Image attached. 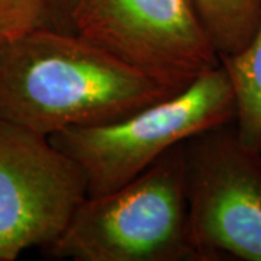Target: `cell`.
I'll return each mask as SVG.
<instances>
[{
    "instance_id": "1",
    "label": "cell",
    "mask_w": 261,
    "mask_h": 261,
    "mask_svg": "<svg viewBox=\"0 0 261 261\" xmlns=\"http://www.w3.org/2000/svg\"><path fill=\"white\" fill-rule=\"evenodd\" d=\"M183 89L75 32L39 28L0 51V121L45 137L119 121Z\"/></svg>"
},
{
    "instance_id": "2",
    "label": "cell",
    "mask_w": 261,
    "mask_h": 261,
    "mask_svg": "<svg viewBox=\"0 0 261 261\" xmlns=\"http://www.w3.org/2000/svg\"><path fill=\"white\" fill-rule=\"evenodd\" d=\"M44 251L71 261H206L189 221L181 144L119 189L87 196Z\"/></svg>"
},
{
    "instance_id": "3",
    "label": "cell",
    "mask_w": 261,
    "mask_h": 261,
    "mask_svg": "<svg viewBox=\"0 0 261 261\" xmlns=\"http://www.w3.org/2000/svg\"><path fill=\"white\" fill-rule=\"evenodd\" d=\"M237 121L229 75L219 64L181 92L119 121L48 137L83 173L87 196L119 189L187 138Z\"/></svg>"
},
{
    "instance_id": "4",
    "label": "cell",
    "mask_w": 261,
    "mask_h": 261,
    "mask_svg": "<svg viewBox=\"0 0 261 261\" xmlns=\"http://www.w3.org/2000/svg\"><path fill=\"white\" fill-rule=\"evenodd\" d=\"M190 228L206 261H261V154L237 123L181 142Z\"/></svg>"
},
{
    "instance_id": "5",
    "label": "cell",
    "mask_w": 261,
    "mask_h": 261,
    "mask_svg": "<svg viewBox=\"0 0 261 261\" xmlns=\"http://www.w3.org/2000/svg\"><path fill=\"white\" fill-rule=\"evenodd\" d=\"M70 23L123 63L181 87L221 64L192 0H75Z\"/></svg>"
},
{
    "instance_id": "6",
    "label": "cell",
    "mask_w": 261,
    "mask_h": 261,
    "mask_svg": "<svg viewBox=\"0 0 261 261\" xmlns=\"http://www.w3.org/2000/svg\"><path fill=\"white\" fill-rule=\"evenodd\" d=\"M86 197L83 173L48 137L0 121V261L56 243Z\"/></svg>"
},
{
    "instance_id": "7",
    "label": "cell",
    "mask_w": 261,
    "mask_h": 261,
    "mask_svg": "<svg viewBox=\"0 0 261 261\" xmlns=\"http://www.w3.org/2000/svg\"><path fill=\"white\" fill-rule=\"evenodd\" d=\"M237 102V129L245 145L261 151V18L248 45L221 57Z\"/></svg>"
},
{
    "instance_id": "8",
    "label": "cell",
    "mask_w": 261,
    "mask_h": 261,
    "mask_svg": "<svg viewBox=\"0 0 261 261\" xmlns=\"http://www.w3.org/2000/svg\"><path fill=\"white\" fill-rule=\"evenodd\" d=\"M207 37L221 57L248 45L261 18V0H192Z\"/></svg>"
},
{
    "instance_id": "9",
    "label": "cell",
    "mask_w": 261,
    "mask_h": 261,
    "mask_svg": "<svg viewBox=\"0 0 261 261\" xmlns=\"http://www.w3.org/2000/svg\"><path fill=\"white\" fill-rule=\"evenodd\" d=\"M51 28L48 0H0V32L8 41Z\"/></svg>"
},
{
    "instance_id": "10",
    "label": "cell",
    "mask_w": 261,
    "mask_h": 261,
    "mask_svg": "<svg viewBox=\"0 0 261 261\" xmlns=\"http://www.w3.org/2000/svg\"><path fill=\"white\" fill-rule=\"evenodd\" d=\"M75 0H48L51 28L57 31L73 32L70 18Z\"/></svg>"
},
{
    "instance_id": "11",
    "label": "cell",
    "mask_w": 261,
    "mask_h": 261,
    "mask_svg": "<svg viewBox=\"0 0 261 261\" xmlns=\"http://www.w3.org/2000/svg\"><path fill=\"white\" fill-rule=\"evenodd\" d=\"M6 42H8V38L5 37V35L0 32V51H2V48L5 47V44H6Z\"/></svg>"
},
{
    "instance_id": "12",
    "label": "cell",
    "mask_w": 261,
    "mask_h": 261,
    "mask_svg": "<svg viewBox=\"0 0 261 261\" xmlns=\"http://www.w3.org/2000/svg\"><path fill=\"white\" fill-rule=\"evenodd\" d=\"M260 154H261V151H260Z\"/></svg>"
}]
</instances>
